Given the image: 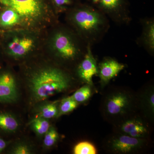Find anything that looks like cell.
I'll return each mask as SVG.
<instances>
[{"label": "cell", "instance_id": "obj_1", "mask_svg": "<svg viewBox=\"0 0 154 154\" xmlns=\"http://www.w3.org/2000/svg\"><path fill=\"white\" fill-rule=\"evenodd\" d=\"M69 10V21L88 45L92 47L102 41L110 28L105 14L88 2L78 3Z\"/></svg>", "mask_w": 154, "mask_h": 154}, {"label": "cell", "instance_id": "obj_2", "mask_svg": "<svg viewBox=\"0 0 154 154\" xmlns=\"http://www.w3.org/2000/svg\"><path fill=\"white\" fill-rule=\"evenodd\" d=\"M70 82L69 76L65 72L50 68L35 73L30 79L29 87L33 99L39 102L66 91Z\"/></svg>", "mask_w": 154, "mask_h": 154}, {"label": "cell", "instance_id": "obj_3", "mask_svg": "<svg viewBox=\"0 0 154 154\" xmlns=\"http://www.w3.org/2000/svg\"><path fill=\"white\" fill-rule=\"evenodd\" d=\"M88 45L79 35L60 30L54 37L53 47L58 57L66 61H80L87 52Z\"/></svg>", "mask_w": 154, "mask_h": 154}, {"label": "cell", "instance_id": "obj_4", "mask_svg": "<svg viewBox=\"0 0 154 154\" xmlns=\"http://www.w3.org/2000/svg\"><path fill=\"white\" fill-rule=\"evenodd\" d=\"M88 3L118 25H128L132 19L128 0H88Z\"/></svg>", "mask_w": 154, "mask_h": 154}, {"label": "cell", "instance_id": "obj_5", "mask_svg": "<svg viewBox=\"0 0 154 154\" xmlns=\"http://www.w3.org/2000/svg\"><path fill=\"white\" fill-rule=\"evenodd\" d=\"M0 6L13 9L20 18L34 22L42 16L45 3L44 0H0Z\"/></svg>", "mask_w": 154, "mask_h": 154}, {"label": "cell", "instance_id": "obj_6", "mask_svg": "<svg viewBox=\"0 0 154 154\" xmlns=\"http://www.w3.org/2000/svg\"><path fill=\"white\" fill-rule=\"evenodd\" d=\"M132 103V97L125 91H115L105 99V111L111 117L121 116L127 113Z\"/></svg>", "mask_w": 154, "mask_h": 154}, {"label": "cell", "instance_id": "obj_7", "mask_svg": "<svg viewBox=\"0 0 154 154\" xmlns=\"http://www.w3.org/2000/svg\"><path fill=\"white\" fill-rule=\"evenodd\" d=\"M145 142L143 138L131 137L122 134L113 137L109 142V147L114 152L128 154L134 152L141 149Z\"/></svg>", "mask_w": 154, "mask_h": 154}, {"label": "cell", "instance_id": "obj_8", "mask_svg": "<svg viewBox=\"0 0 154 154\" xmlns=\"http://www.w3.org/2000/svg\"><path fill=\"white\" fill-rule=\"evenodd\" d=\"M77 74L83 82L93 85V77L98 74V64L92 52V46L89 45L85 54L78 64Z\"/></svg>", "mask_w": 154, "mask_h": 154}, {"label": "cell", "instance_id": "obj_9", "mask_svg": "<svg viewBox=\"0 0 154 154\" xmlns=\"http://www.w3.org/2000/svg\"><path fill=\"white\" fill-rule=\"evenodd\" d=\"M142 26L140 36L136 39L137 44L143 48L150 55H154V18L145 17L140 19Z\"/></svg>", "mask_w": 154, "mask_h": 154}, {"label": "cell", "instance_id": "obj_10", "mask_svg": "<svg viewBox=\"0 0 154 154\" xmlns=\"http://www.w3.org/2000/svg\"><path fill=\"white\" fill-rule=\"evenodd\" d=\"M125 67V65L113 58L106 57L98 65V74L103 85L107 84Z\"/></svg>", "mask_w": 154, "mask_h": 154}, {"label": "cell", "instance_id": "obj_11", "mask_svg": "<svg viewBox=\"0 0 154 154\" xmlns=\"http://www.w3.org/2000/svg\"><path fill=\"white\" fill-rule=\"evenodd\" d=\"M18 91L14 76L8 72L0 73V103H10L16 101Z\"/></svg>", "mask_w": 154, "mask_h": 154}, {"label": "cell", "instance_id": "obj_12", "mask_svg": "<svg viewBox=\"0 0 154 154\" xmlns=\"http://www.w3.org/2000/svg\"><path fill=\"white\" fill-rule=\"evenodd\" d=\"M33 45V39L28 37H15L8 45L11 55L22 57L30 51Z\"/></svg>", "mask_w": 154, "mask_h": 154}, {"label": "cell", "instance_id": "obj_13", "mask_svg": "<svg viewBox=\"0 0 154 154\" xmlns=\"http://www.w3.org/2000/svg\"><path fill=\"white\" fill-rule=\"evenodd\" d=\"M122 134L138 138H143L147 133L146 128L138 119H130L125 122L121 127Z\"/></svg>", "mask_w": 154, "mask_h": 154}, {"label": "cell", "instance_id": "obj_14", "mask_svg": "<svg viewBox=\"0 0 154 154\" xmlns=\"http://www.w3.org/2000/svg\"><path fill=\"white\" fill-rule=\"evenodd\" d=\"M3 7L5 8L0 13V27L8 28L18 23L21 18L19 14L13 9Z\"/></svg>", "mask_w": 154, "mask_h": 154}, {"label": "cell", "instance_id": "obj_15", "mask_svg": "<svg viewBox=\"0 0 154 154\" xmlns=\"http://www.w3.org/2000/svg\"><path fill=\"white\" fill-rule=\"evenodd\" d=\"M19 123L13 116L9 113L0 112V130L6 132H14L17 130Z\"/></svg>", "mask_w": 154, "mask_h": 154}, {"label": "cell", "instance_id": "obj_16", "mask_svg": "<svg viewBox=\"0 0 154 154\" xmlns=\"http://www.w3.org/2000/svg\"><path fill=\"white\" fill-rule=\"evenodd\" d=\"M79 104L71 96L65 98L61 102L57 115L60 116L71 112L76 108Z\"/></svg>", "mask_w": 154, "mask_h": 154}, {"label": "cell", "instance_id": "obj_17", "mask_svg": "<svg viewBox=\"0 0 154 154\" xmlns=\"http://www.w3.org/2000/svg\"><path fill=\"white\" fill-rule=\"evenodd\" d=\"M91 86L87 84L77 90L71 97L78 103L85 102L90 98L92 94Z\"/></svg>", "mask_w": 154, "mask_h": 154}, {"label": "cell", "instance_id": "obj_18", "mask_svg": "<svg viewBox=\"0 0 154 154\" xmlns=\"http://www.w3.org/2000/svg\"><path fill=\"white\" fill-rule=\"evenodd\" d=\"M33 129L38 135H43L47 132L50 128V125L47 119L38 116L32 122Z\"/></svg>", "mask_w": 154, "mask_h": 154}, {"label": "cell", "instance_id": "obj_19", "mask_svg": "<svg viewBox=\"0 0 154 154\" xmlns=\"http://www.w3.org/2000/svg\"><path fill=\"white\" fill-rule=\"evenodd\" d=\"M58 110L56 103H51L42 107L38 116L48 119L55 117L58 115Z\"/></svg>", "mask_w": 154, "mask_h": 154}, {"label": "cell", "instance_id": "obj_20", "mask_svg": "<svg viewBox=\"0 0 154 154\" xmlns=\"http://www.w3.org/2000/svg\"><path fill=\"white\" fill-rule=\"evenodd\" d=\"M75 154H95L96 149L94 145L88 141H84L77 144L74 148Z\"/></svg>", "mask_w": 154, "mask_h": 154}, {"label": "cell", "instance_id": "obj_21", "mask_svg": "<svg viewBox=\"0 0 154 154\" xmlns=\"http://www.w3.org/2000/svg\"><path fill=\"white\" fill-rule=\"evenodd\" d=\"M58 11H64L69 10L78 3L79 0H51Z\"/></svg>", "mask_w": 154, "mask_h": 154}, {"label": "cell", "instance_id": "obj_22", "mask_svg": "<svg viewBox=\"0 0 154 154\" xmlns=\"http://www.w3.org/2000/svg\"><path fill=\"white\" fill-rule=\"evenodd\" d=\"M45 134L44 139V145L47 147L53 146L58 139V134L55 128L53 127L50 128Z\"/></svg>", "mask_w": 154, "mask_h": 154}, {"label": "cell", "instance_id": "obj_23", "mask_svg": "<svg viewBox=\"0 0 154 154\" xmlns=\"http://www.w3.org/2000/svg\"><path fill=\"white\" fill-rule=\"evenodd\" d=\"M13 152L15 154H30V150L27 146L21 145L17 146L13 150Z\"/></svg>", "mask_w": 154, "mask_h": 154}, {"label": "cell", "instance_id": "obj_24", "mask_svg": "<svg viewBox=\"0 0 154 154\" xmlns=\"http://www.w3.org/2000/svg\"><path fill=\"white\" fill-rule=\"evenodd\" d=\"M7 145V142L5 141L0 138V153L5 149Z\"/></svg>", "mask_w": 154, "mask_h": 154}]
</instances>
